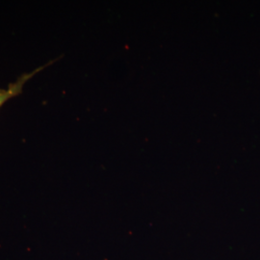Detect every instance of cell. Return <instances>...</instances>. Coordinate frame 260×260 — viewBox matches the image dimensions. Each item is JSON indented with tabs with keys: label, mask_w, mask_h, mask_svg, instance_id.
Wrapping results in <instances>:
<instances>
[{
	"label": "cell",
	"mask_w": 260,
	"mask_h": 260,
	"mask_svg": "<svg viewBox=\"0 0 260 260\" xmlns=\"http://www.w3.org/2000/svg\"><path fill=\"white\" fill-rule=\"evenodd\" d=\"M43 69H44V67L39 68L36 71H34L30 74L21 75L16 82L10 84L8 89H6V90L0 89V107L6 103L8 100L21 93L23 85L26 83V81H28L33 75H35L38 72H40L41 70H43Z\"/></svg>",
	"instance_id": "cell-1"
}]
</instances>
